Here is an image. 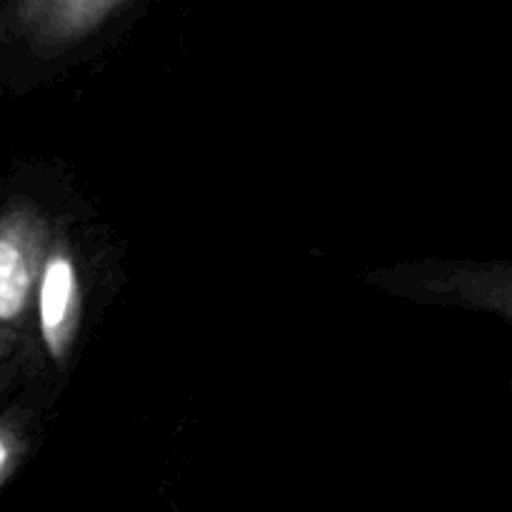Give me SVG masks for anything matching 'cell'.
<instances>
[{"label": "cell", "mask_w": 512, "mask_h": 512, "mask_svg": "<svg viewBox=\"0 0 512 512\" xmlns=\"http://www.w3.org/2000/svg\"><path fill=\"white\" fill-rule=\"evenodd\" d=\"M40 233L30 218H0V330L18 323L40 283Z\"/></svg>", "instance_id": "6da1fadb"}, {"label": "cell", "mask_w": 512, "mask_h": 512, "mask_svg": "<svg viewBox=\"0 0 512 512\" xmlns=\"http://www.w3.org/2000/svg\"><path fill=\"white\" fill-rule=\"evenodd\" d=\"M0 358H3V343H0Z\"/></svg>", "instance_id": "277c9868"}, {"label": "cell", "mask_w": 512, "mask_h": 512, "mask_svg": "<svg viewBox=\"0 0 512 512\" xmlns=\"http://www.w3.org/2000/svg\"><path fill=\"white\" fill-rule=\"evenodd\" d=\"M38 310L48 350L55 358H63L78 318V278L65 255H55L40 270Z\"/></svg>", "instance_id": "7a4b0ae2"}, {"label": "cell", "mask_w": 512, "mask_h": 512, "mask_svg": "<svg viewBox=\"0 0 512 512\" xmlns=\"http://www.w3.org/2000/svg\"><path fill=\"white\" fill-rule=\"evenodd\" d=\"M15 458V435L8 428H0V480L13 468Z\"/></svg>", "instance_id": "3957f363"}]
</instances>
